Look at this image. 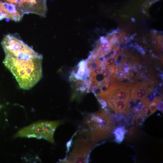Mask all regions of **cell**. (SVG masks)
<instances>
[{
  "instance_id": "cell-1",
  "label": "cell",
  "mask_w": 163,
  "mask_h": 163,
  "mask_svg": "<svg viewBox=\"0 0 163 163\" xmlns=\"http://www.w3.org/2000/svg\"><path fill=\"white\" fill-rule=\"evenodd\" d=\"M43 57L22 59L5 56L3 63L15 77L20 87L28 90L42 76Z\"/></svg>"
},
{
  "instance_id": "cell-2",
  "label": "cell",
  "mask_w": 163,
  "mask_h": 163,
  "mask_svg": "<svg viewBox=\"0 0 163 163\" xmlns=\"http://www.w3.org/2000/svg\"><path fill=\"white\" fill-rule=\"evenodd\" d=\"M83 123L81 131L96 142L108 137L113 128L111 115L105 109L86 116Z\"/></svg>"
},
{
  "instance_id": "cell-3",
  "label": "cell",
  "mask_w": 163,
  "mask_h": 163,
  "mask_svg": "<svg viewBox=\"0 0 163 163\" xmlns=\"http://www.w3.org/2000/svg\"><path fill=\"white\" fill-rule=\"evenodd\" d=\"M1 44L5 56L27 59L42 57V55L34 51L16 34L6 35Z\"/></svg>"
},
{
  "instance_id": "cell-4",
  "label": "cell",
  "mask_w": 163,
  "mask_h": 163,
  "mask_svg": "<svg viewBox=\"0 0 163 163\" xmlns=\"http://www.w3.org/2000/svg\"><path fill=\"white\" fill-rule=\"evenodd\" d=\"M0 2L9 6L15 19L19 21L26 14L46 16V0H0Z\"/></svg>"
},
{
  "instance_id": "cell-5",
  "label": "cell",
  "mask_w": 163,
  "mask_h": 163,
  "mask_svg": "<svg viewBox=\"0 0 163 163\" xmlns=\"http://www.w3.org/2000/svg\"><path fill=\"white\" fill-rule=\"evenodd\" d=\"M62 123V121L60 120L35 123L21 129L14 136L43 139L54 143V132L57 127Z\"/></svg>"
},
{
  "instance_id": "cell-6",
  "label": "cell",
  "mask_w": 163,
  "mask_h": 163,
  "mask_svg": "<svg viewBox=\"0 0 163 163\" xmlns=\"http://www.w3.org/2000/svg\"><path fill=\"white\" fill-rule=\"evenodd\" d=\"M96 142L81 132L69 156L63 161L69 163H86L90 152Z\"/></svg>"
},
{
  "instance_id": "cell-7",
  "label": "cell",
  "mask_w": 163,
  "mask_h": 163,
  "mask_svg": "<svg viewBox=\"0 0 163 163\" xmlns=\"http://www.w3.org/2000/svg\"><path fill=\"white\" fill-rule=\"evenodd\" d=\"M132 88L130 95L132 100L135 101L137 100L142 101L147 99L151 91L144 83L136 84Z\"/></svg>"
},
{
  "instance_id": "cell-8",
  "label": "cell",
  "mask_w": 163,
  "mask_h": 163,
  "mask_svg": "<svg viewBox=\"0 0 163 163\" xmlns=\"http://www.w3.org/2000/svg\"><path fill=\"white\" fill-rule=\"evenodd\" d=\"M109 106L116 112L119 113H127L130 110L129 102L114 100L107 103Z\"/></svg>"
},
{
  "instance_id": "cell-9",
  "label": "cell",
  "mask_w": 163,
  "mask_h": 163,
  "mask_svg": "<svg viewBox=\"0 0 163 163\" xmlns=\"http://www.w3.org/2000/svg\"><path fill=\"white\" fill-rule=\"evenodd\" d=\"M126 130L122 127L117 128L113 132L114 134L116 142L118 143L121 142L123 140Z\"/></svg>"
},
{
  "instance_id": "cell-10",
  "label": "cell",
  "mask_w": 163,
  "mask_h": 163,
  "mask_svg": "<svg viewBox=\"0 0 163 163\" xmlns=\"http://www.w3.org/2000/svg\"><path fill=\"white\" fill-rule=\"evenodd\" d=\"M115 76L118 80H122L125 79L127 77L126 73L121 70L117 69L115 74Z\"/></svg>"
},
{
  "instance_id": "cell-11",
  "label": "cell",
  "mask_w": 163,
  "mask_h": 163,
  "mask_svg": "<svg viewBox=\"0 0 163 163\" xmlns=\"http://www.w3.org/2000/svg\"><path fill=\"white\" fill-rule=\"evenodd\" d=\"M147 117L139 111L136 115V120L138 124L141 125Z\"/></svg>"
},
{
  "instance_id": "cell-12",
  "label": "cell",
  "mask_w": 163,
  "mask_h": 163,
  "mask_svg": "<svg viewBox=\"0 0 163 163\" xmlns=\"http://www.w3.org/2000/svg\"><path fill=\"white\" fill-rule=\"evenodd\" d=\"M117 69L121 70L123 72L125 73L128 74L129 70V67L128 65L125 63L120 64L118 68H117Z\"/></svg>"
},
{
  "instance_id": "cell-13",
  "label": "cell",
  "mask_w": 163,
  "mask_h": 163,
  "mask_svg": "<svg viewBox=\"0 0 163 163\" xmlns=\"http://www.w3.org/2000/svg\"><path fill=\"white\" fill-rule=\"evenodd\" d=\"M157 108L160 111H163V101L161 100L158 103L157 105Z\"/></svg>"
}]
</instances>
